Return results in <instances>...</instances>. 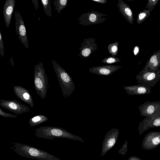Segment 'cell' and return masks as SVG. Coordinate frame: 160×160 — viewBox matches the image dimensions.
I'll return each instance as SVG.
<instances>
[{
    "label": "cell",
    "mask_w": 160,
    "mask_h": 160,
    "mask_svg": "<svg viewBox=\"0 0 160 160\" xmlns=\"http://www.w3.org/2000/svg\"><path fill=\"white\" fill-rule=\"evenodd\" d=\"M10 148L22 157L39 160H62L45 151L28 145L17 142H12Z\"/></svg>",
    "instance_id": "cell-1"
},
{
    "label": "cell",
    "mask_w": 160,
    "mask_h": 160,
    "mask_svg": "<svg viewBox=\"0 0 160 160\" xmlns=\"http://www.w3.org/2000/svg\"><path fill=\"white\" fill-rule=\"evenodd\" d=\"M35 135L38 138L53 140L54 138H66L81 141L84 140L80 137L68 132L63 128L54 126L41 127L35 130Z\"/></svg>",
    "instance_id": "cell-2"
},
{
    "label": "cell",
    "mask_w": 160,
    "mask_h": 160,
    "mask_svg": "<svg viewBox=\"0 0 160 160\" xmlns=\"http://www.w3.org/2000/svg\"><path fill=\"white\" fill-rule=\"evenodd\" d=\"M52 64L63 96L68 98L73 93L75 89L72 78L54 60L52 61Z\"/></svg>",
    "instance_id": "cell-3"
},
{
    "label": "cell",
    "mask_w": 160,
    "mask_h": 160,
    "mask_svg": "<svg viewBox=\"0 0 160 160\" xmlns=\"http://www.w3.org/2000/svg\"><path fill=\"white\" fill-rule=\"evenodd\" d=\"M34 82L37 93L42 99L46 97L48 89V78L41 62L36 64L34 68Z\"/></svg>",
    "instance_id": "cell-4"
},
{
    "label": "cell",
    "mask_w": 160,
    "mask_h": 160,
    "mask_svg": "<svg viewBox=\"0 0 160 160\" xmlns=\"http://www.w3.org/2000/svg\"><path fill=\"white\" fill-rule=\"evenodd\" d=\"M160 70L155 71L143 69L135 77L137 82L145 86L153 87L160 80Z\"/></svg>",
    "instance_id": "cell-5"
},
{
    "label": "cell",
    "mask_w": 160,
    "mask_h": 160,
    "mask_svg": "<svg viewBox=\"0 0 160 160\" xmlns=\"http://www.w3.org/2000/svg\"><path fill=\"white\" fill-rule=\"evenodd\" d=\"M108 15L97 11L92 10L91 12L83 13L78 18L79 24L83 25L101 23L107 20L104 17Z\"/></svg>",
    "instance_id": "cell-6"
},
{
    "label": "cell",
    "mask_w": 160,
    "mask_h": 160,
    "mask_svg": "<svg viewBox=\"0 0 160 160\" xmlns=\"http://www.w3.org/2000/svg\"><path fill=\"white\" fill-rule=\"evenodd\" d=\"M15 27L17 34L22 43L27 48H28V42L26 30L22 17L18 11L14 12Z\"/></svg>",
    "instance_id": "cell-7"
},
{
    "label": "cell",
    "mask_w": 160,
    "mask_h": 160,
    "mask_svg": "<svg viewBox=\"0 0 160 160\" xmlns=\"http://www.w3.org/2000/svg\"><path fill=\"white\" fill-rule=\"evenodd\" d=\"M0 106L16 115L28 112H33L29 110L30 108L16 100H6L1 99L0 101Z\"/></svg>",
    "instance_id": "cell-8"
},
{
    "label": "cell",
    "mask_w": 160,
    "mask_h": 160,
    "mask_svg": "<svg viewBox=\"0 0 160 160\" xmlns=\"http://www.w3.org/2000/svg\"><path fill=\"white\" fill-rule=\"evenodd\" d=\"M119 134V130L112 128L106 134L102 142L101 156L104 155L116 142Z\"/></svg>",
    "instance_id": "cell-9"
},
{
    "label": "cell",
    "mask_w": 160,
    "mask_h": 160,
    "mask_svg": "<svg viewBox=\"0 0 160 160\" xmlns=\"http://www.w3.org/2000/svg\"><path fill=\"white\" fill-rule=\"evenodd\" d=\"M160 127V111L155 114L146 117L139 124V136L150 128Z\"/></svg>",
    "instance_id": "cell-10"
},
{
    "label": "cell",
    "mask_w": 160,
    "mask_h": 160,
    "mask_svg": "<svg viewBox=\"0 0 160 160\" xmlns=\"http://www.w3.org/2000/svg\"><path fill=\"white\" fill-rule=\"evenodd\" d=\"M160 144V132L152 131L149 132L144 136L142 146L146 150L153 149Z\"/></svg>",
    "instance_id": "cell-11"
},
{
    "label": "cell",
    "mask_w": 160,
    "mask_h": 160,
    "mask_svg": "<svg viewBox=\"0 0 160 160\" xmlns=\"http://www.w3.org/2000/svg\"><path fill=\"white\" fill-rule=\"evenodd\" d=\"M98 49L95 38H85L81 44L78 50L79 52L78 56L81 58L87 57Z\"/></svg>",
    "instance_id": "cell-12"
},
{
    "label": "cell",
    "mask_w": 160,
    "mask_h": 160,
    "mask_svg": "<svg viewBox=\"0 0 160 160\" xmlns=\"http://www.w3.org/2000/svg\"><path fill=\"white\" fill-rule=\"evenodd\" d=\"M138 108L141 116H150L160 111V101H146Z\"/></svg>",
    "instance_id": "cell-13"
},
{
    "label": "cell",
    "mask_w": 160,
    "mask_h": 160,
    "mask_svg": "<svg viewBox=\"0 0 160 160\" xmlns=\"http://www.w3.org/2000/svg\"><path fill=\"white\" fill-rule=\"evenodd\" d=\"M14 93L20 99L29 104L32 108L34 106L33 102L32 97L29 91L26 88L19 86H15L13 87Z\"/></svg>",
    "instance_id": "cell-14"
},
{
    "label": "cell",
    "mask_w": 160,
    "mask_h": 160,
    "mask_svg": "<svg viewBox=\"0 0 160 160\" xmlns=\"http://www.w3.org/2000/svg\"><path fill=\"white\" fill-rule=\"evenodd\" d=\"M122 66L118 65H105L92 67L89 68L90 72L99 75L108 76L118 70Z\"/></svg>",
    "instance_id": "cell-15"
},
{
    "label": "cell",
    "mask_w": 160,
    "mask_h": 160,
    "mask_svg": "<svg viewBox=\"0 0 160 160\" xmlns=\"http://www.w3.org/2000/svg\"><path fill=\"white\" fill-rule=\"evenodd\" d=\"M124 89L129 95H141L150 94L151 87L138 84V85L129 86H123Z\"/></svg>",
    "instance_id": "cell-16"
},
{
    "label": "cell",
    "mask_w": 160,
    "mask_h": 160,
    "mask_svg": "<svg viewBox=\"0 0 160 160\" xmlns=\"http://www.w3.org/2000/svg\"><path fill=\"white\" fill-rule=\"evenodd\" d=\"M15 4V0H6L3 6V14L7 28H9Z\"/></svg>",
    "instance_id": "cell-17"
},
{
    "label": "cell",
    "mask_w": 160,
    "mask_h": 160,
    "mask_svg": "<svg viewBox=\"0 0 160 160\" xmlns=\"http://www.w3.org/2000/svg\"><path fill=\"white\" fill-rule=\"evenodd\" d=\"M117 7L124 18L131 24L133 23V17L132 12L129 5L122 0H118Z\"/></svg>",
    "instance_id": "cell-18"
},
{
    "label": "cell",
    "mask_w": 160,
    "mask_h": 160,
    "mask_svg": "<svg viewBox=\"0 0 160 160\" xmlns=\"http://www.w3.org/2000/svg\"><path fill=\"white\" fill-rule=\"evenodd\" d=\"M160 67V52L152 55L143 69L148 71H157Z\"/></svg>",
    "instance_id": "cell-19"
},
{
    "label": "cell",
    "mask_w": 160,
    "mask_h": 160,
    "mask_svg": "<svg viewBox=\"0 0 160 160\" xmlns=\"http://www.w3.org/2000/svg\"><path fill=\"white\" fill-rule=\"evenodd\" d=\"M48 120L46 116L40 115L31 118L29 121L28 124L31 127L35 126L45 122Z\"/></svg>",
    "instance_id": "cell-20"
},
{
    "label": "cell",
    "mask_w": 160,
    "mask_h": 160,
    "mask_svg": "<svg viewBox=\"0 0 160 160\" xmlns=\"http://www.w3.org/2000/svg\"><path fill=\"white\" fill-rule=\"evenodd\" d=\"M67 0H55L53 3L55 7V10L60 14L61 10L65 8L68 4Z\"/></svg>",
    "instance_id": "cell-21"
},
{
    "label": "cell",
    "mask_w": 160,
    "mask_h": 160,
    "mask_svg": "<svg viewBox=\"0 0 160 160\" xmlns=\"http://www.w3.org/2000/svg\"><path fill=\"white\" fill-rule=\"evenodd\" d=\"M42 4L45 13L47 16L52 17V9L51 5L50 0H41Z\"/></svg>",
    "instance_id": "cell-22"
},
{
    "label": "cell",
    "mask_w": 160,
    "mask_h": 160,
    "mask_svg": "<svg viewBox=\"0 0 160 160\" xmlns=\"http://www.w3.org/2000/svg\"><path fill=\"white\" fill-rule=\"evenodd\" d=\"M118 42H115L109 44L108 46V50L109 52L112 56H115L118 54Z\"/></svg>",
    "instance_id": "cell-23"
},
{
    "label": "cell",
    "mask_w": 160,
    "mask_h": 160,
    "mask_svg": "<svg viewBox=\"0 0 160 160\" xmlns=\"http://www.w3.org/2000/svg\"><path fill=\"white\" fill-rule=\"evenodd\" d=\"M150 12L148 10H145L140 12L137 19V23L138 24L142 22L150 15Z\"/></svg>",
    "instance_id": "cell-24"
},
{
    "label": "cell",
    "mask_w": 160,
    "mask_h": 160,
    "mask_svg": "<svg viewBox=\"0 0 160 160\" xmlns=\"http://www.w3.org/2000/svg\"><path fill=\"white\" fill-rule=\"evenodd\" d=\"M121 61V60L119 58L112 56L105 58L101 61V62L104 63L112 64L119 62Z\"/></svg>",
    "instance_id": "cell-25"
},
{
    "label": "cell",
    "mask_w": 160,
    "mask_h": 160,
    "mask_svg": "<svg viewBox=\"0 0 160 160\" xmlns=\"http://www.w3.org/2000/svg\"><path fill=\"white\" fill-rule=\"evenodd\" d=\"M158 0H149L146 5V8L148 9L150 11H152L158 3Z\"/></svg>",
    "instance_id": "cell-26"
},
{
    "label": "cell",
    "mask_w": 160,
    "mask_h": 160,
    "mask_svg": "<svg viewBox=\"0 0 160 160\" xmlns=\"http://www.w3.org/2000/svg\"><path fill=\"white\" fill-rule=\"evenodd\" d=\"M127 146L128 142L126 141L123 146L118 151V153L119 154L122 155H125L128 151Z\"/></svg>",
    "instance_id": "cell-27"
},
{
    "label": "cell",
    "mask_w": 160,
    "mask_h": 160,
    "mask_svg": "<svg viewBox=\"0 0 160 160\" xmlns=\"http://www.w3.org/2000/svg\"><path fill=\"white\" fill-rule=\"evenodd\" d=\"M0 53L1 57L4 56V47L1 30H0Z\"/></svg>",
    "instance_id": "cell-28"
},
{
    "label": "cell",
    "mask_w": 160,
    "mask_h": 160,
    "mask_svg": "<svg viewBox=\"0 0 160 160\" xmlns=\"http://www.w3.org/2000/svg\"><path fill=\"white\" fill-rule=\"evenodd\" d=\"M0 115L1 116L6 118H15L17 117V116L13 115L12 114L6 113L2 111L1 108H0Z\"/></svg>",
    "instance_id": "cell-29"
},
{
    "label": "cell",
    "mask_w": 160,
    "mask_h": 160,
    "mask_svg": "<svg viewBox=\"0 0 160 160\" xmlns=\"http://www.w3.org/2000/svg\"><path fill=\"white\" fill-rule=\"evenodd\" d=\"M33 4L34 5L35 8L36 10H37V9H39L38 1L37 0H32Z\"/></svg>",
    "instance_id": "cell-30"
},
{
    "label": "cell",
    "mask_w": 160,
    "mask_h": 160,
    "mask_svg": "<svg viewBox=\"0 0 160 160\" xmlns=\"http://www.w3.org/2000/svg\"><path fill=\"white\" fill-rule=\"evenodd\" d=\"M93 1L96 2L97 3H99L102 4L106 3L107 1L106 0H91Z\"/></svg>",
    "instance_id": "cell-31"
},
{
    "label": "cell",
    "mask_w": 160,
    "mask_h": 160,
    "mask_svg": "<svg viewBox=\"0 0 160 160\" xmlns=\"http://www.w3.org/2000/svg\"><path fill=\"white\" fill-rule=\"evenodd\" d=\"M128 160H142L138 157L136 156H131L128 159Z\"/></svg>",
    "instance_id": "cell-32"
},
{
    "label": "cell",
    "mask_w": 160,
    "mask_h": 160,
    "mask_svg": "<svg viewBox=\"0 0 160 160\" xmlns=\"http://www.w3.org/2000/svg\"><path fill=\"white\" fill-rule=\"evenodd\" d=\"M139 48L138 46H136L134 49L133 52L135 55H137L139 51Z\"/></svg>",
    "instance_id": "cell-33"
},
{
    "label": "cell",
    "mask_w": 160,
    "mask_h": 160,
    "mask_svg": "<svg viewBox=\"0 0 160 160\" xmlns=\"http://www.w3.org/2000/svg\"><path fill=\"white\" fill-rule=\"evenodd\" d=\"M159 76H160V78H159V79H160V70L159 71Z\"/></svg>",
    "instance_id": "cell-34"
}]
</instances>
